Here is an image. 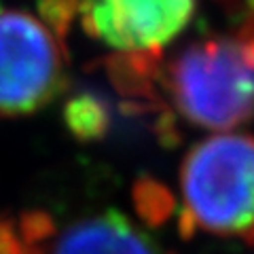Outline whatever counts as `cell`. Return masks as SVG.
<instances>
[{"instance_id": "3957f363", "label": "cell", "mask_w": 254, "mask_h": 254, "mask_svg": "<svg viewBox=\"0 0 254 254\" xmlns=\"http://www.w3.org/2000/svg\"><path fill=\"white\" fill-rule=\"evenodd\" d=\"M66 87V58L49 23L0 6V117L43 110Z\"/></svg>"}, {"instance_id": "6da1fadb", "label": "cell", "mask_w": 254, "mask_h": 254, "mask_svg": "<svg viewBox=\"0 0 254 254\" xmlns=\"http://www.w3.org/2000/svg\"><path fill=\"white\" fill-rule=\"evenodd\" d=\"M159 68V83L182 121L229 131L254 119V30L246 23L203 36Z\"/></svg>"}, {"instance_id": "7a4b0ae2", "label": "cell", "mask_w": 254, "mask_h": 254, "mask_svg": "<svg viewBox=\"0 0 254 254\" xmlns=\"http://www.w3.org/2000/svg\"><path fill=\"white\" fill-rule=\"evenodd\" d=\"M180 227L254 244V136L214 133L180 165Z\"/></svg>"}, {"instance_id": "277c9868", "label": "cell", "mask_w": 254, "mask_h": 254, "mask_svg": "<svg viewBox=\"0 0 254 254\" xmlns=\"http://www.w3.org/2000/svg\"><path fill=\"white\" fill-rule=\"evenodd\" d=\"M195 11L197 0H76L87 34L129 58H159Z\"/></svg>"}, {"instance_id": "8992f818", "label": "cell", "mask_w": 254, "mask_h": 254, "mask_svg": "<svg viewBox=\"0 0 254 254\" xmlns=\"http://www.w3.org/2000/svg\"><path fill=\"white\" fill-rule=\"evenodd\" d=\"M242 19L248 23L254 30V0H246L244 2V11H242Z\"/></svg>"}, {"instance_id": "5b68a950", "label": "cell", "mask_w": 254, "mask_h": 254, "mask_svg": "<svg viewBox=\"0 0 254 254\" xmlns=\"http://www.w3.org/2000/svg\"><path fill=\"white\" fill-rule=\"evenodd\" d=\"M53 254H163L150 235L121 212H100L72 222Z\"/></svg>"}]
</instances>
